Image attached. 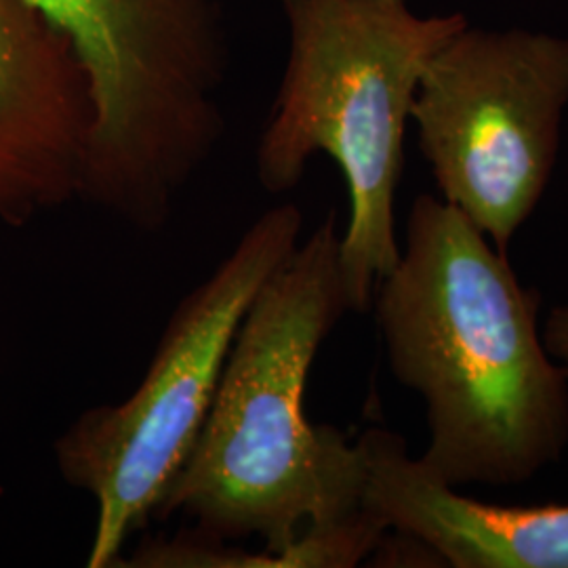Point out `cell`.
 Listing matches in <instances>:
<instances>
[{
    "label": "cell",
    "mask_w": 568,
    "mask_h": 568,
    "mask_svg": "<svg viewBox=\"0 0 568 568\" xmlns=\"http://www.w3.org/2000/svg\"><path fill=\"white\" fill-rule=\"evenodd\" d=\"M331 211L244 312L196 443L156 520L185 516L211 539L260 537L274 568L295 546L307 568H349L389 528L363 504V459L333 426L305 417V386L349 312Z\"/></svg>",
    "instance_id": "cell-1"
},
{
    "label": "cell",
    "mask_w": 568,
    "mask_h": 568,
    "mask_svg": "<svg viewBox=\"0 0 568 568\" xmlns=\"http://www.w3.org/2000/svg\"><path fill=\"white\" fill-rule=\"evenodd\" d=\"M375 291L389 368L426 400L432 476L520 485L562 457L568 377L539 333L541 295L457 206L415 199L405 251Z\"/></svg>",
    "instance_id": "cell-2"
},
{
    "label": "cell",
    "mask_w": 568,
    "mask_h": 568,
    "mask_svg": "<svg viewBox=\"0 0 568 568\" xmlns=\"http://www.w3.org/2000/svg\"><path fill=\"white\" fill-rule=\"evenodd\" d=\"M278 2L288 51L255 175L267 194H284L314 156L335 161L349 196L339 251L345 295L349 312H366L400 260L394 206L417 87L427 61L469 21L419 16L408 0Z\"/></svg>",
    "instance_id": "cell-3"
},
{
    "label": "cell",
    "mask_w": 568,
    "mask_h": 568,
    "mask_svg": "<svg viewBox=\"0 0 568 568\" xmlns=\"http://www.w3.org/2000/svg\"><path fill=\"white\" fill-rule=\"evenodd\" d=\"M74 49L93 103L82 201L159 232L225 133L224 0H30Z\"/></svg>",
    "instance_id": "cell-4"
},
{
    "label": "cell",
    "mask_w": 568,
    "mask_h": 568,
    "mask_svg": "<svg viewBox=\"0 0 568 568\" xmlns=\"http://www.w3.org/2000/svg\"><path fill=\"white\" fill-rule=\"evenodd\" d=\"M302 230L297 204L262 213L175 305L133 394L82 410L53 443L61 478L98 506L87 567H121L129 537L154 518L196 443L244 312L288 262Z\"/></svg>",
    "instance_id": "cell-5"
},
{
    "label": "cell",
    "mask_w": 568,
    "mask_h": 568,
    "mask_svg": "<svg viewBox=\"0 0 568 568\" xmlns=\"http://www.w3.org/2000/svg\"><path fill=\"white\" fill-rule=\"evenodd\" d=\"M568 108V39L467 23L427 61L410 121L443 192L497 251L541 201Z\"/></svg>",
    "instance_id": "cell-6"
},
{
    "label": "cell",
    "mask_w": 568,
    "mask_h": 568,
    "mask_svg": "<svg viewBox=\"0 0 568 568\" xmlns=\"http://www.w3.org/2000/svg\"><path fill=\"white\" fill-rule=\"evenodd\" d=\"M93 103L72 44L30 0H0V222L82 199Z\"/></svg>",
    "instance_id": "cell-7"
},
{
    "label": "cell",
    "mask_w": 568,
    "mask_h": 568,
    "mask_svg": "<svg viewBox=\"0 0 568 568\" xmlns=\"http://www.w3.org/2000/svg\"><path fill=\"white\" fill-rule=\"evenodd\" d=\"M363 504L445 567L568 568V506H495L457 493L408 455L405 438L371 427L356 440Z\"/></svg>",
    "instance_id": "cell-8"
},
{
    "label": "cell",
    "mask_w": 568,
    "mask_h": 568,
    "mask_svg": "<svg viewBox=\"0 0 568 568\" xmlns=\"http://www.w3.org/2000/svg\"><path fill=\"white\" fill-rule=\"evenodd\" d=\"M541 337L551 361L562 366L568 377V305H558L549 312Z\"/></svg>",
    "instance_id": "cell-9"
}]
</instances>
